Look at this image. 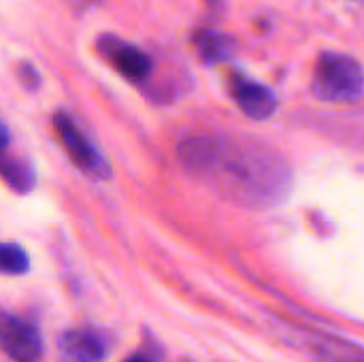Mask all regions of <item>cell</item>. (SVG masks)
I'll return each instance as SVG.
<instances>
[{
  "label": "cell",
  "mask_w": 364,
  "mask_h": 362,
  "mask_svg": "<svg viewBox=\"0 0 364 362\" xmlns=\"http://www.w3.org/2000/svg\"><path fill=\"white\" fill-rule=\"evenodd\" d=\"M307 350L320 362H363V348L356 341L324 333H309Z\"/></svg>",
  "instance_id": "cell-8"
},
{
  "label": "cell",
  "mask_w": 364,
  "mask_h": 362,
  "mask_svg": "<svg viewBox=\"0 0 364 362\" xmlns=\"http://www.w3.org/2000/svg\"><path fill=\"white\" fill-rule=\"evenodd\" d=\"M98 49L119 70V75L126 77L132 83H141L151 75L154 62L136 45H130V43H126V41H122V38H117L113 34H105L98 41Z\"/></svg>",
  "instance_id": "cell-5"
},
{
  "label": "cell",
  "mask_w": 364,
  "mask_h": 362,
  "mask_svg": "<svg viewBox=\"0 0 364 362\" xmlns=\"http://www.w3.org/2000/svg\"><path fill=\"white\" fill-rule=\"evenodd\" d=\"M177 158L218 194L243 207H273L292 188L286 158L254 137H190L179 143Z\"/></svg>",
  "instance_id": "cell-1"
},
{
  "label": "cell",
  "mask_w": 364,
  "mask_h": 362,
  "mask_svg": "<svg viewBox=\"0 0 364 362\" xmlns=\"http://www.w3.org/2000/svg\"><path fill=\"white\" fill-rule=\"evenodd\" d=\"M17 77H19L21 85L26 90H30V92L38 90V85H41V75H38V70L30 62H21L17 66Z\"/></svg>",
  "instance_id": "cell-12"
},
{
  "label": "cell",
  "mask_w": 364,
  "mask_h": 362,
  "mask_svg": "<svg viewBox=\"0 0 364 362\" xmlns=\"http://www.w3.org/2000/svg\"><path fill=\"white\" fill-rule=\"evenodd\" d=\"M28 271H30V258L26 250L17 243H0V273L23 275Z\"/></svg>",
  "instance_id": "cell-11"
},
{
  "label": "cell",
  "mask_w": 364,
  "mask_h": 362,
  "mask_svg": "<svg viewBox=\"0 0 364 362\" xmlns=\"http://www.w3.org/2000/svg\"><path fill=\"white\" fill-rule=\"evenodd\" d=\"M230 94L237 107L252 119H267L277 111V96L267 85L247 75H230Z\"/></svg>",
  "instance_id": "cell-6"
},
{
  "label": "cell",
  "mask_w": 364,
  "mask_h": 362,
  "mask_svg": "<svg viewBox=\"0 0 364 362\" xmlns=\"http://www.w3.org/2000/svg\"><path fill=\"white\" fill-rule=\"evenodd\" d=\"M0 350L13 362H38L43 356V339L32 322L0 314Z\"/></svg>",
  "instance_id": "cell-4"
},
{
  "label": "cell",
  "mask_w": 364,
  "mask_h": 362,
  "mask_svg": "<svg viewBox=\"0 0 364 362\" xmlns=\"http://www.w3.org/2000/svg\"><path fill=\"white\" fill-rule=\"evenodd\" d=\"M53 130L60 137V143L66 149L68 158L83 175H87L96 181H105L111 177L109 162L102 158L98 147L81 132V128L75 124V119L68 113L58 111L53 115Z\"/></svg>",
  "instance_id": "cell-3"
},
{
  "label": "cell",
  "mask_w": 364,
  "mask_h": 362,
  "mask_svg": "<svg viewBox=\"0 0 364 362\" xmlns=\"http://www.w3.org/2000/svg\"><path fill=\"white\" fill-rule=\"evenodd\" d=\"M0 177L11 186L15 192L28 194L36 186V171L28 158H13L0 156Z\"/></svg>",
  "instance_id": "cell-10"
},
{
  "label": "cell",
  "mask_w": 364,
  "mask_h": 362,
  "mask_svg": "<svg viewBox=\"0 0 364 362\" xmlns=\"http://www.w3.org/2000/svg\"><path fill=\"white\" fill-rule=\"evenodd\" d=\"M192 43L198 51V58L205 64H220L226 62L228 58H232V53L237 51V41L230 34L218 32V30H196L192 36Z\"/></svg>",
  "instance_id": "cell-9"
},
{
  "label": "cell",
  "mask_w": 364,
  "mask_h": 362,
  "mask_svg": "<svg viewBox=\"0 0 364 362\" xmlns=\"http://www.w3.org/2000/svg\"><path fill=\"white\" fill-rule=\"evenodd\" d=\"M9 143H11V130H9V126L0 119V156L6 154Z\"/></svg>",
  "instance_id": "cell-13"
},
{
  "label": "cell",
  "mask_w": 364,
  "mask_h": 362,
  "mask_svg": "<svg viewBox=\"0 0 364 362\" xmlns=\"http://www.w3.org/2000/svg\"><path fill=\"white\" fill-rule=\"evenodd\" d=\"M58 352L62 362H105L109 346L90 329H70L58 337Z\"/></svg>",
  "instance_id": "cell-7"
},
{
  "label": "cell",
  "mask_w": 364,
  "mask_h": 362,
  "mask_svg": "<svg viewBox=\"0 0 364 362\" xmlns=\"http://www.w3.org/2000/svg\"><path fill=\"white\" fill-rule=\"evenodd\" d=\"M124 362H151L147 356H141V354H136V356H130L128 361H124Z\"/></svg>",
  "instance_id": "cell-14"
},
{
  "label": "cell",
  "mask_w": 364,
  "mask_h": 362,
  "mask_svg": "<svg viewBox=\"0 0 364 362\" xmlns=\"http://www.w3.org/2000/svg\"><path fill=\"white\" fill-rule=\"evenodd\" d=\"M311 92L326 102H358L364 94L360 60L350 53L324 51L314 70Z\"/></svg>",
  "instance_id": "cell-2"
}]
</instances>
